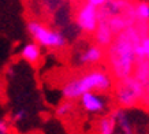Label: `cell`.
Here are the masks:
<instances>
[{"instance_id": "ffe728a7", "label": "cell", "mask_w": 149, "mask_h": 134, "mask_svg": "<svg viewBox=\"0 0 149 134\" xmlns=\"http://www.w3.org/2000/svg\"><path fill=\"white\" fill-rule=\"evenodd\" d=\"M23 1H33V0H23Z\"/></svg>"}, {"instance_id": "5b68a950", "label": "cell", "mask_w": 149, "mask_h": 134, "mask_svg": "<svg viewBox=\"0 0 149 134\" xmlns=\"http://www.w3.org/2000/svg\"><path fill=\"white\" fill-rule=\"evenodd\" d=\"M100 21V8L95 6L79 1L72 13V25L81 34L92 36Z\"/></svg>"}, {"instance_id": "7c38bea8", "label": "cell", "mask_w": 149, "mask_h": 134, "mask_svg": "<svg viewBox=\"0 0 149 134\" xmlns=\"http://www.w3.org/2000/svg\"><path fill=\"white\" fill-rule=\"evenodd\" d=\"M133 75L136 77L137 80L140 81L144 86L149 84V62L145 59H138L134 67Z\"/></svg>"}, {"instance_id": "4fadbf2b", "label": "cell", "mask_w": 149, "mask_h": 134, "mask_svg": "<svg viewBox=\"0 0 149 134\" xmlns=\"http://www.w3.org/2000/svg\"><path fill=\"white\" fill-rule=\"evenodd\" d=\"M75 103L71 100H62L60 103L55 107V116L59 119H66L68 116H71L75 111Z\"/></svg>"}, {"instance_id": "8fae6325", "label": "cell", "mask_w": 149, "mask_h": 134, "mask_svg": "<svg viewBox=\"0 0 149 134\" xmlns=\"http://www.w3.org/2000/svg\"><path fill=\"white\" fill-rule=\"evenodd\" d=\"M96 134H119L116 123H115V119H113V116L111 115L109 111L107 114L101 115L97 119Z\"/></svg>"}, {"instance_id": "52a82bcc", "label": "cell", "mask_w": 149, "mask_h": 134, "mask_svg": "<svg viewBox=\"0 0 149 134\" xmlns=\"http://www.w3.org/2000/svg\"><path fill=\"white\" fill-rule=\"evenodd\" d=\"M78 107L85 112L86 115L101 116L109 111L111 97L107 93L99 92H88L78 98Z\"/></svg>"}, {"instance_id": "6da1fadb", "label": "cell", "mask_w": 149, "mask_h": 134, "mask_svg": "<svg viewBox=\"0 0 149 134\" xmlns=\"http://www.w3.org/2000/svg\"><path fill=\"white\" fill-rule=\"evenodd\" d=\"M141 31L136 26L127 27L115 36L112 44L105 49V64L107 70L115 81L126 80L133 75L136 63L138 60L137 48L142 38Z\"/></svg>"}, {"instance_id": "9c48e42d", "label": "cell", "mask_w": 149, "mask_h": 134, "mask_svg": "<svg viewBox=\"0 0 149 134\" xmlns=\"http://www.w3.org/2000/svg\"><path fill=\"white\" fill-rule=\"evenodd\" d=\"M109 112L115 119L119 134H136V127H134V122L131 119L130 110L115 107L109 110Z\"/></svg>"}, {"instance_id": "2e32d148", "label": "cell", "mask_w": 149, "mask_h": 134, "mask_svg": "<svg viewBox=\"0 0 149 134\" xmlns=\"http://www.w3.org/2000/svg\"><path fill=\"white\" fill-rule=\"evenodd\" d=\"M137 56L138 59H145L149 62V34L141 38V43L137 48Z\"/></svg>"}, {"instance_id": "7a4b0ae2", "label": "cell", "mask_w": 149, "mask_h": 134, "mask_svg": "<svg viewBox=\"0 0 149 134\" xmlns=\"http://www.w3.org/2000/svg\"><path fill=\"white\" fill-rule=\"evenodd\" d=\"M115 84V80L109 74L107 68L92 67L78 73L71 78H68L60 86V97L62 100L78 101L82 94L88 92H99V93H111Z\"/></svg>"}, {"instance_id": "277c9868", "label": "cell", "mask_w": 149, "mask_h": 134, "mask_svg": "<svg viewBox=\"0 0 149 134\" xmlns=\"http://www.w3.org/2000/svg\"><path fill=\"white\" fill-rule=\"evenodd\" d=\"M145 86L134 75L126 80L115 81L112 88V100L116 107L125 110H136L142 107Z\"/></svg>"}, {"instance_id": "3957f363", "label": "cell", "mask_w": 149, "mask_h": 134, "mask_svg": "<svg viewBox=\"0 0 149 134\" xmlns=\"http://www.w3.org/2000/svg\"><path fill=\"white\" fill-rule=\"evenodd\" d=\"M26 31L32 41L37 43L42 49L60 52L68 47V36L62 29L51 26L38 18H32L26 22Z\"/></svg>"}, {"instance_id": "8992f818", "label": "cell", "mask_w": 149, "mask_h": 134, "mask_svg": "<svg viewBox=\"0 0 149 134\" xmlns=\"http://www.w3.org/2000/svg\"><path fill=\"white\" fill-rule=\"evenodd\" d=\"M104 60H105V49L95 44L93 41L78 44L72 52V64L84 70L97 67Z\"/></svg>"}, {"instance_id": "ba28073f", "label": "cell", "mask_w": 149, "mask_h": 134, "mask_svg": "<svg viewBox=\"0 0 149 134\" xmlns=\"http://www.w3.org/2000/svg\"><path fill=\"white\" fill-rule=\"evenodd\" d=\"M91 37H92V41H93L95 44H97L99 47H101V48H104V49H107L109 45L112 44L113 38H115V34H113L112 29L109 26L108 21L105 18H103V17H100L99 25H97L95 33H93Z\"/></svg>"}, {"instance_id": "30bf717a", "label": "cell", "mask_w": 149, "mask_h": 134, "mask_svg": "<svg viewBox=\"0 0 149 134\" xmlns=\"http://www.w3.org/2000/svg\"><path fill=\"white\" fill-rule=\"evenodd\" d=\"M19 56L29 66H37L42 59V48L34 41H29L19 51Z\"/></svg>"}, {"instance_id": "d6986e66", "label": "cell", "mask_w": 149, "mask_h": 134, "mask_svg": "<svg viewBox=\"0 0 149 134\" xmlns=\"http://www.w3.org/2000/svg\"><path fill=\"white\" fill-rule=\"evenodd\" d=\"M142 107L149 110V84L145 86V96H144V100H142Z\"/></svg>"}, {"instance_id": "ac0fdd59", "label": "cell", "mask_w": 149, "mask_h": 134, "mask_svg": "<svg viewBox=\"0 0 149 134\" xmlns=\"http://www.w3.org/2000/svg\"><path fill=\"white\" fill-rule=\"evenodd\" d=\"M82 1H85V3H89V4L95 6L97 8H101L104 6L108 3V0H82Z\"/></svg>"}, {"instance_id": "9a60e30c", "label": "cell", "mask_w": 149, "mask_h": 134, "mask_svg": "<svg viewBox=\"0 0 149 134\" xmlns=\"http://www.w3.org/2000/svg\"><path fill=\"white\" fill-rule=\"evenodd\" d=\"M27 116V111L25 108H17V110H14L11 112V115H10V122H11V125H19V123H23V122H26Z\"/></svg>"}, {"instance_id": "5bb4252c", "label": "cell", "mask_w": 149, "mask_h": 134, "mask_svg": "<svg viewBox=\"0 0 149 134\" xmlns=\"http://www.w3.org/2000/svg\"><path fill=\"white\" fill-rule=\"evenodd\" d=\"M134 17L136 22H149V0L134 1Z\"/></svg>"}, {"instance_id": "e0dca14e", "label": "cell", "mask_w": 149, "mask_h": 134, "mask_svg": "<svg viewBox=\"0 0 149 134\" xmlns=\"http://www.w3.org/2000/svg\"><path fill=\"white\" fill-rule=\"evenodd\" d=\"M0 134H14L11 122L3 118H0Z\"/></svg>"}]
</instances>
